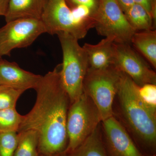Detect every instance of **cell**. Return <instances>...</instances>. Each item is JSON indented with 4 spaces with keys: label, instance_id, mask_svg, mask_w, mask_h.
Returning a JSON list of instances; mask_svg holds the SVG:
<instances>
[{
    "label": "cell",
    "instance_id": "1",
    "mask_svg": "<svg viewBox=\"0 0 156 156\" xmlns=\"http://www.w3.org/2000/svg\"><path fill=\"white\" fill-rule=\"evenodd\" d=\"M61 68V63L42 76L34 89V105L28 114L23 115L17 131H36L39 152L42 156H55L67 147L66 120L70 102L62 81Z\"/></svg>",
    "mask_w": 156,
    "mask_h": 156
},
{
    "label": "cell",
    "instance_id": "2",
    "mask_svg": "<svg viewBox=\"0 0 156 156\" xmlns=\"http://www.w3.org/2000/svg\"><path fill=\"white\" fill-rule=\"evenodd\" d=\"M138 87L131 78L122 72L117 95L128 127L143 146L154 155L156 147V114L140 100Z\"/></svg>",
    "mask_w": 156,
    "mask_h": 156
},
{
    "label": "cell",
    "instance_id": "3",
    "mask_svg": "<svg viewBox=\"0 0 156 156\" xmlns=\"http://www.w3.org/2000/svg\"><path fill=\"white\" fill-rule=\"evenodd\" d=\"M57 35L63 55L62 81L71 104L83 92L84 80L89 68L88 58L76 38L67 33L60 32Z\"/></svg>",
    "mask_w": 156,
    "mask_h": 156
},
{
    "label": "cell",
    "instance_id": "4",
    "mask_svg": "<svg viewBox=\"0 0 156 156\" xmlns=\"http://www.w3.org/2000/svg\"><path fill=\"white\" fill-rule=\"evenodd\" d=\"M122 72L114 66L104 69L88 68L84 79L83 91L92 99L101 120L113 116V105L118 93Z\"/></svg>",
    "mask_w": 156,
    "mask_h": 156
},
{
    "label": "cell",
    "instance_id": "5",
    "mask_svg": "<svg viewBox=\"0 0 156 156\" xmlns=\"http://www.w3.org/2000/svg\"><path fill=\"white\" fill-rule=\"evenodd\" d=\"M101 122V117L95 104L83 92L69 108L66 120L68 144L65 151H72L80 145Z\"/></svg>",
    "mask_w": 156,
    "mask_h": 156
},
{
    "label": "cell",
    "instance_id": "6",
    "mask_svg": "<svg viewBox=\"0 0 156 156\" xmlns=\"http://www.w3.org/2000/svg\"><path fill=\"white\" fill-rule=\"evenodd\" d=\"M98 33L118 44H131L136 31L129 24L116 0H100L94 17Z\"/></svg>",
    "mask_w": 156,
    "mask_h": 156
},
{
    "label": "cell",
    "instance_id": "7",
    "mask_svg": "<svg viewBox=\"0 0 156 156\" xmlns=\"http://www.w3.org/2000/svg\"><path fill=\"white\" fill-rule=\"evenodd\" d=\"M45 33L41 20L21 18L7 22L0 28V56H10L14 49L28 47Z\"/></svg>",
    "mask_w": 156,
    "mask_h": 156
},
{
    "label": "cell",
    "instance_id": "8",
    "mask_svg": "<svg viewBox=\"0 0 156 156\" xmlns=\"http://www.w3.org/2000/svg\"><path fill=\"white\" fill-rule=\"evenodd\" d=\"M41 20L51 35L67 33L79 40L89 30L76 21L66 0H47Z\"/></svg>",
    "mask_w": 156,
    "mask_h": 156
},
{
    "label": "cell",
    "instance_id": "9",
    "mask_svg": "<svg viewBox=\"0 0 156 156\" xmlns=\"http://www.w3.org/2000/svg\"><path fill=\"white\" fill-rule=\"evenodd\" d=\"M113 66L139 87L156 84V74L130 44L115 43Z\"/></svg>",
    "mask_w": 156,
    "mask_h": 156
},
{
    "label": "cell",
    "instance_id": "10",
    "mask_svg": "<svg viewBox=\"0 0 156 156\" xmlns=\"http://www.w3.org/2000/svg\"><path fill=\"white\" fill-rule=\"evenodd\" d=\"M105 147L109 156H147L142 153L114 116L102 121Z\"/></svg>",
    "mask_w": 156,
    "mask_h": 156
},
{
    "label": "cell",
    "instance_id": "11",
    "mask_svg": "<svg viewBox=\"0 0 156 156\" xmlns=\"http://www.w3.org/2000/svg\"><path fill=\"white\" fill-rule=\"evenodd\" d=\"M42 76L21 68L15 62L0 59V86L24 91L35 89Z\"/></svg>",
    "mask_w": 156,
    "mask_h": 156
},
{
    "label": "cell",
    "instance_id": "12",
    "mask_svg": "<svg viewBox=\"0 0 156 156\" xmlns=\"http://www.w3.org/2000/svg\"><path fill=\"white\" fill-rule=\"evenodd\" d=\"M115 44L114 39L109 37L102 39L96 44H84L83 48L87 53L89 68L98 70L113 66Z\"/></svg>",
    "mask_w": 156,
    "mask_h": 156
},
{
    "label": "cell",
    "instance_id": "13",
    "mask_svg": "<svg viewBox=\"0 0 156 156\" xmlns=\"http://www.w3.org/2000/svg\"><path fill=\"white\" fill-rule=\"evenodd\" d=\"M47 0H10L6 22L21 18L41 20Z\"/></svg>",
    "mask_w": 156,
    "mask_h": 156
},
{
    "label": "cell",
    "instance_id": "14",
    "mask_svg": "<svg viewBox=\"0 0 156 156\" xmlns=\"http://www.w3.org/2000/svg\"><path fill=\"white\" fill-rule=\"evenodd\" d=\"M55 156H109L99 131V126L80 145L71 151H63Z\"/></svg>",
    "mask_w": 156,
    "mask_h": 156
},
{
    "label": "cell",
    "instance_id": "15",
    "mask_svg": "<svg viewBox=\"0 0 156 156\" xmlns=\"http://www.w3.org/2000/svg\"><path fill=\"white\" fill-rule=\"evenodd\" d=\"M131 43L156 69V30H152L135 32L131 38Z\"/></svg>",
    "mask_w": 156,
    "mask_h": 156
},
{
    "label": "cell",
    "instance_id": "16",
    "mask_svg": "<svg viewBox=\"0 0 156 156\" xmlns=\"http://www.w3.org/2000/svg\"><path fill=\"white\" fill-rule=\"evenodd\" d=\"M124 14L129 24L136 31L154 30L156 22L140 5L135 3Z\"/></svg>",
    "mask_w": 156,
    "mask_h": 156
},
{
    "label": "cell",
    "instance_id": "17",
    "mask_svg": "<svg viewBox=\"0 0 156 156\" xmlns=\"http://www.w3.org/2000/svg\"><path fill=\"white\" fill-rule=\"evenodd\" d=\"M38 135L36 131L27 130L17 133L14 156H41L38 151Z\"/></svg>",
    "mask_w": 156,
    "mask_h": 156
},
{
    "label": "cell",
    "instance_id": "18",
    "mask_svg": "<svg viewBox=\"0 0 156 156\" xmlns=\"http://www.w3.org/2000/svg\"><path fill=\"white\" fill-rule=\"evenodd\" d=\"M22 117L15 108L0 110V133L17 132Z\"/></svg>",
    "mask_w": 156,
    "mask_h": 156
},
{
    "label": "cell",
    "instance_id": "19",
    "mask_svg": "<svg viewBox=\"0 0 156 156\" xmlns=\"http://www.w3.org/2000/svg\"><path fill=\"white\" fill-rule=\"evenodd\" d=\"M24 92L11 87L0 86V110L15 108L17 100Z\"/></svg>",
    "mask_w": 156,
    "mask_h": 156
},
{
    "label": "cell",
    "instance_id": "20",
    "mask_svg": "<svg viewBox=\"0 0 156 156\" xmlns=\"http://www.w3.org/2000/svg\"><path fill=\"white\" fill-rule=\"evenodd\" d=\"M140 100L149 110L156 114V84H146L138 87Z\"/></svg>",
    "mask_w": 156,
    "mask_h": 156
},
{
    "label": "cell",
    "instance_id": "21",
    "mask_svg": "<svg viewBox=\"0 0 156 156\" xmlns=\"http://www.w3.org/2000/svg\"><path fill=\"white\" fill-rule=\"evenodd\" d=\"M17 142V132L0 133V156H14Z\"/></svg>",
    "mask_w": 156,
    "mask_h": 156
},
{
    "label": "cell",
    "instance_id": "22",
    "mask_svg": "<svg viewBox=\"0 0 156 156\" xmlns=\"http://www.w3.org/2000/svg\"><path fill=\"white\" fill-rule=\"evenodd\" d=\"M66 1L70 9H72L77 6L80 5L87 6L92 10L95 16V13L98 9L100 0H66Z\"/></svg>",
    "mask_w": 156,
    "mask_h": 156
},
{
    "label": "cell",
    "instance_id": "23",
    "mask_svg": "<svg viewBox=\"0 0 156 156\" xmlns=\"http://www.w3.org/2000/svg\"><path fill=\"white\" fill-rule=\"evenodd\" d=\"M134 3L142 6L156 22V0H134Z\"/></svg>",
    "mask_w": 156,
    "mask_h": 156
},
{
    "label": "cell",
    "instance_id": "24",
    "mask_svg": "<svg viewBox=\"0 0 156 156\" xmlns=\"http://www.w3.org/2000/svg\"><path fill=\"white\" fill-rule=\"evenodd\" d=\"M116 1L124 12L135 4L134 0H116Z\"/></svg>",
    "mask_w": 156,
    "mask_h": 156
},
{
    "label": "cell",
    "instance_id": "25",
    "mask_svg": "<svg viewBox=\"0 0 156 156\" xmlns=\"http://www.w3.org/2000/svg\"><path fill=\"white\" fill-rule=\"evenodd\" d=\"M10 0H0V16H5Z\"/></svg>",
    "mask_w": 156,
    "mask_h": 156
},
{
    "label": "cell",
    "instance_id": "26",
    "mask_svg": "<svg viewBox=\"0 0 156 156\" xmlns=\"http://www.w3.org/2000/svg\"><path fill=\"white\" fill-rule=\"evenodd\" d=\"M2 58V56H0V59H1V58Z\"/></svg>",
    "mask_w": 156,
    "mask_h": 156
},
{
    "label": "cell",
    "instance_id": "27",
    "mask_svg": "<svg viewBox=\"0 0 156 156\" xmlns=\"http://www.w3.org/2000/svg\"></svg>",
    "mask_w": 156,
    "mask_h": 156
}]
</instances>
